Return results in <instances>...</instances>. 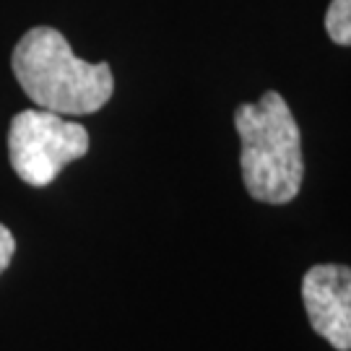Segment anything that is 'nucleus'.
<instances>
[{
	"instance_id": "nucleus-1",
	"label": "nucleus",
	"mask_w": 351,
	"mask_h": 351,
	"mask_svg": "<svg viewBox=\"0 0 351 351\" xmlns=\"http://www.w3.org/2000/svg\"><path fill=\"white\" fill-rule=\"evenodd\" d=\"M16 81L39 110L58 114L99 112L114 91L112 68L75 58L68 39L52 26H34L19 39L11 58Z\"/></svg>"
},
{
	"instance_id": "nucleus-2",
	"label": "nucleus",
	"mask_w": 351,
	"mask_h": 351,
	"mask_svg": "<svg viewBox=\"0 0 351 351\" xmlns=\"http://www.w3.org/2000/svg\"><path fill=\"white\" fill-rule=\"evenodd\" d=\"M239 143V167L250 198L271 206H287L302 190L304 156L302 136L287 99L265 91L258 101L234 110Z\"/></svg>"
},
{
	"instance_id": "nucleus-6",
	"label": "nucleus",
	"mask_w": 351,
	"mask_h": 351,
	"mask_svg": "<svg viewBox=\"0 0 351 351\" xmlns=\"http://www.w3.org/2000/svg\"><path fill=\"white\" fill-rule=\"evenodd\" d=\"M13 252H16V239H13V234H11V229H8V226L0 224V274L8 268Z\"/></svg>"
},
{
	"instance_id": "nucleus-3",
	"label": "nucleus",
	"mask_w": 351,
	"mask_h": 351,
	"mask_svg": "<svg viewBox=\"0 0 351 351\" xmlns=\"http://www.w3.org/2000/svg\"><path fill=\"white\" fill-rule=\"evenodd\" d=\"M86 128L50 110H24L8 128V159L13 172L32 188L50 185L65 164L86 156Z\"/></svg>"
},
{
	"instance_id": "nucleus-5",
	"label": "nucleus",
	"mask_w": 351,
	"mask_h": 351,
	"mask_svg": "<svg viewBox=\"0 0 351 351\" xmlns=\"http://www.w3.org/2000/svg\"><path fill=\"white\" fill-rule=\"evenodd\" d=\"M326 32L341 47H351V0H330L326 11Z\"/></svg>"
},
{
	"instance_id": "nucleus-4",
	"label": "nucleus",
	"mask_w": 351,
	"mask_h": 351,
	"mask_svg": "<svg viewBox=\"0 0 351 351\" xmlns=\"http://www.w3.org/2000/svg\"><path fill=\"white\" fill-rule=\"evenodd\" d=\"M302 302L313 330L336 351H351V268L313 265L302 278Z\"/></svg>"
}]
</instances>
